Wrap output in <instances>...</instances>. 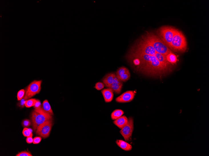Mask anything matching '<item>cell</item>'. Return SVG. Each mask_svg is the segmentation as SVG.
Listing matches in <instances>:
<instances>
[{"label":"cell","instance_id":"cell-25","mask_svg":"<svg viewBox=\"0 0 209 156\" xmlns=\"http://www.w3.org/2000/svg\"><path fill=\"white\" fill-rule=\"evenodd\" d=\"M16 156H32V155L30 152L24 151L19 153Z\"/></svg>","mask_w":209,"mask_h":156},{"label":"cell","instance_id":"cell-5","mask_svg":"<svg viewBox=\"0 0 209 156\" xmlns=\"http://www.w3.org/2000/svg\"><path fill=\"white\" fill-rule=\"evenodd\" d=\"M176 30L177 29L172 27L167 26L161 27L159 30V34L161 40L170 47Z\"/></svg>","mask_w":209,"mask_h":156},{"label":"cell","instance_id":"cell-6","mask_svg":"<svg viewBox=\"0 0 209 156\" xmlns=\"http://www.w3.org/2000/svg\"><path fill=\"white\" fill-rule=\"evenodd\" d=\"M41 83V80H34L32 82L26 89L25 96L23 99L26 100L40 93Z\"/></svg>","mask_w":209,"mask_h":156},{"label":"cell","instance_id":"cell-1","mask_svg":"<svg viewBox=\"0 0 209 156\" xmlns=\"http://www.w3.org/2000/svg\"><path fill=\"white\" fill-rule=\"evenodd\" d=\"M128 59L132 61V65L137 70L152 76H162L170 71L169 68L162 64L152 55L139 53L131 49Z\"/></svg>","mask_w":209,"mask_h":156},{"label":"cell","instance_id":"cell-18","mask_svg":"<svg viewBox=\"0 0 209 156\" xmlns=\"http://www.w3.org/2000/svg\"><path fill=\"white\" fill-rule=\"evenodd\" d=\"M166 59L169 62L172 64L175 63L177 61V57L172 53L169 54L166 56Z\"/></svg>","mask_w":209,"mask_h":156},{"label":"cell","instance_id":"cell-22","mask_svg":"<svg viewBox=\"0 0 209 156\" xmlns=\"http://www.w3.org/2000/svg\"><path fill=\"white\" fill-rule=\"evenodd\" d=\"M25 91L24 90H21L19 91L17 93V97L18 100H21L24 96Z\"/></svg>","mask_w":209,"mask_h":156},{"label":"cell","instance_id":"cell-13","mask_svg":"<svg viewBox=\"0 0 209 156\" xmlns=\"http://www.w3.org/2000/svg\"><path fill=\"white\" fill-rule=\"evenodd\" d=\"M114 74L113 73H109L106 74L103 78V82L106 87L107 88L113 83Z\"/></svg>","mask_w":209,"mask_h":156},{"label":"cell","instance_id":"cell-10","mask_svg":"<svg viewBox=\"0 0 209 156\" xmlns=\"http://www.w3.org/2000/svg\"><path fill=\"white\" fill-rule=\"evenodd\" d=\"M102 93L105 102L109 103L112 101L114 96L112 90L109 88L104 89L102 91Z\"/></svg>","mask_w":209,"mask_h":156},{"label":"cell","instance_id":"cell-3","mask_svg":"<svg viewBox=\"0 0 209 156\" xmlns=\"http://www.w3.org/2000/svg\"><path fill=\"white\" fill-rule=\"evenodd\" d=\"M52 116L45 112L41 107L35 109L32 113L31 118L34 131H37L38 127L45 122L52 120Z\"/></svg>","mask_w":209,"mask_h":156},{"label":"cell","instance_id":"cell-21","mask_svg":"<svg viewBox=\"0 0 209 156\" xmlns=\"http://www.w3.org/2000/svg\"><path fill=\"white\" fill-rule=\"evenodd\" d=\"M32 130L31 129L27 128H25L23 130L22 133L25 137H28L29 136H32Z\"/></svg>","mask_w":209,"mask_h":156},{"label":"cell","instance_id":"cell-19","mask_svg":"<svg viewBox=\"0 0 209 156\" xmlns=\"http://www.w3.org/2000/svg\"><path fill=\"white\" fill-rule=\"evenodd\" d=\"M130 77V74L129 70L128 71L122 75L118 77V78L122 82H126L129 80Z\"/></svg>","mask_w":209,"mask_h":156},{"label":"cell","instance_id":"cell-11","mask_svg":"<svg viewBox=\"0 0 209 156\" xmlns=\"http://www.w3.org/2000/svg\"><path fill=\"white\" fill-rule=\"evenodd\" d=\"M128 121V119L126 117L123 116L115 120L113 123L119 128L122 129L127 124Z\"/></svg>","mask_w":209,"mask_h":156},{"label":"cell","instance_id":"cell-28","mask_svg":"<svg viewBox=\"0 0 209 156\" xmlns=\"http://www.w3.org/2000/svg\"><path fill=\"white\" fill-rule=\"evenodd\" d=\"M33 139L32 136H29L27 137L26 139V142L28 144H31L32 143H33Z\"/></svg>","mask_w":209,"mask_h":156},{"label":"cell","instance_id":"cell-8","mask_svg":"<svg viewBox=\"0 0 209 156\" xmlns=\"http://www.w3.org/2000/svg\"><path fill=\"white\" fill-rule=\"evenodd\" d=\"M52 125V120L47 121L38 127L36 133L42 138H47L50 135Z\"/></svg>","mask_w":209,"mask_h":156},{"label":"cell","instance_id":"cell-4","mask_svg":"<svg viewBox=\"0 0 209 156\" xmlns=\"http://www.w3.org/2000/svg\"><path fill=\"white\" fill-rule=\"evenodd\" d=\"M170 48L175 51L183 53L187 49V44L184 36L178 30L173 37Z\"/></svg>","mask_w":209,"mask_h":156},{"label":"cell","instance_id":"cell-16","mask_svg":"<svg viewBox=\"0 0 209 156\" xmlns=\"http://www.w3.org/2000/svg\"><path fill=\"white\" fill-rule=\"evenodd\" d=\"M124 113L122 110L116 109L112 112L111 115V117L112 120H115L122 116Z\"/></svg>","mask_w":209,"mask_h":156},{"label":"cell","instance_id":"cell-14","mask_svg":"<svg viewBox=\"0 0 209 156\" xmlns=\"http://www.w3.org/2000/svg\"><path fill=\"white\" fill-rule=\"evenodd\" d=\"M42 108L45 112L51 115H53V111H52L50 104L47 100H45L43 101V104H42Z\"/></svg>","mask_w":209,"mask_h":156},{"label":"cell","instance_id":"cell-27","mask_svg":"<svg viewBox=\"0 0 209 156\" xmlns=\"http://www.w3.org/2000/svg\"><path fill=\"white\" fill-rule=\"evenodd\" d=\"M41 138L40 137H36L33 139V143L38 144L41 142Z\"/></svg>","mask_w":209,"mask_h":156},{"label":"cell","instance_id":"cell-23","mask_svg":"<svg viewBox=\"0 0 209 156\" xmlns=\"http://www.w3.org/2000/svg\"><path fill=\"white\" fill-rule=\"evenodd\" d=\"M104 84L102 82H97L95 84V88L98 90H100L104 88Z\"/></svg>","mask_w":209,"mask_h":156},{"label":"cell","instance_id":"cell-17","mask_svg":"<svg viewBox=\"0 0 209 156\" xmlns=\"http://www.w3.org/2000/svg\"><path fill=\"white\" fill-rule=\"evenodd\" d=\"M37 100H38L33 99L25 100V105L27 108H30L35 105Z\"/></svg>","mask_w":209,"mask_h":156},{"label":"cell","instance_id":"cell-24","mask_svg":"<svg viewBox=\"0 0 209 156\" xmlns=\"http://www.w3.org/2000/svg\"><path fill=\"white\" fill-rule=\"evenodd\" d=\"M113 83H116L119 84H120V85H123L122 82L117 77L116 74H114V75Z\"/></svg>","mask_w":209,"mask_h":156},{"label":"cell","instance_id":"cell-15","mask_svg":"<svg viewBox=\"0 0 209 156\" xmlns=\"http://www.w3.org/2000/svg\"><path fill=\"white\" fill-rule=\"evenodd\" d=\"M122 85H120L116 83H113L110 86L108 87L107 88H109L113 91L116 93L119 94L121 91Z\"/></svg>","mask_w":209,"mask_h":156},{"label":"cell","instance_id":"cell-26","mask_svg":"<svg viewBox=\"0 0 209 156\" xmlns=\"http://www.w3.org/2000/svg\"><path fill=\"white\" fill-rule=\"evenodd\" d=\"M31 124V122L30 120L28 119H25L23 121L22 124L24 127H28Z\"/></svg>","mask_w":209,"mask_h":156},{"label":"cell","instance_id":"cell-9","mask_svg":"<svg viewBox=\"0 0 209 156\" xmlns=\"http://www.w3.org/2000/svg\"><path fill=\"white\" fill-rule=\"evenodd\" d=\"M135 93L132 91H128L117 97L116 101L120 103H126L131 101L134 98Z\"/></svg>","mask_w":209,"mask_h":156},{"label":"cell","instance_id":"cell-7","mask_svg":"<svg viewBox=\"0 0 209 156\" xmlns=\"http://www.w3.org/2000/svg\"><path fill=\"white\" fill-rule=\"evenodd\" d=\"M133 120L132 118H129L127 124L121 129L120 132L126 142H128L131 138L133 131Z\"/></svg>","mask_w":209,"mask_h":156},{"label":"cell","instance_id":"cell-2","mask_svg":"<svg viewBox=\"0 0 209 156\" xmlns=\"http://www.w3.org/2000/svg\"><path fill=\"white\" fill-rule=\"evenodd\" d=\"M142 37L152 45L158 53L166 57L172 53L161 39L153 32H147Z\"/></svg>","mask_w":209,"mask_h":156},{"label":"cell","instance_id":"cell-20","mask_svg":"<svg viewBox=\"0 0 209 156\" xmlns=\"http://www.w3.org/2000/svg\"><path fill=\"white\" fill-rule=\"evenodd\" d=\"M128 69L124 67H122L119 68L117 70L116 72V74L117 77H119L122 74H125L127 71H128Z\"/></svg>","mask_w":209,"mask_h":156},{"label":"cell","instance_id":"cell-12","mask_svg":"<svg viewBox=\"0 0 209 156\" xmlns=\"http://www.w3.org/2000/svg\"><path fill=\"white\" fill-rule=\"evenodd\" d=\"M116 143L119 147L124 150L129 151L132 150V145L122 140H117Z\"/></svg>","mask_w":209,"mask_h":156},{"label":"cell","instance_id":"cell-29","mask_svg":"<svg viewBox=\"0 0 209 156\" xmlns=\"http://www.w3.org/2000/svg\"><path fill=\"white\" fill-rule=\"evenodd\" d=\"M35 109H38L41 107V103L40 101L38 100L34 106Z\"/></svg>","mask_w":209,"mask_h":156}]
</instances>
